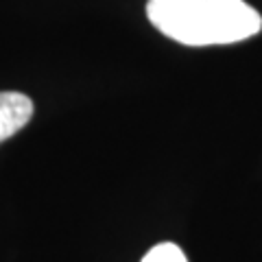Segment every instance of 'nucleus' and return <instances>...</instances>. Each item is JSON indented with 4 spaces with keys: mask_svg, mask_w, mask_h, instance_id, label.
Wrapping results in <instances>:
<instances>
[{
    "mask_svg": "<svg viewBox=\"0 0 262 262\" xmlns=\"http://www.w3.org/2000/svg\"><path fill=\"white\" fill-rule=\"evenodd\" d=\"M146 18L184 46L236 44L262 29V15L245 0H149Z\"/></svg>",
    "mask_w": 262,
    "mask_h": 262,
    "instance_id": "nucleus-1",
    "label": "nucleus"
},
{
    "mask_svg": "<svg viewBox=\"0 0 262 262\" xmlns=\"http://www.w3.org/2000/svg\"><path fill=\"white\" fill-rule=\"evenodd\" d=\"M33 118V101L22 92H0V144Z\"/></svg>",
    "mask_w": 262,
    "mask_h": 262,
    "instance_id": "nucleus-2",
    "label": "nucleus"
},
{
    "mask_svg": "<svg viewBox=\"0 0 262 262\" xmlns=\"http://www.w3.org/2000/svg\"><path fill=\"white\" fill-rule=\"evenodd\" d=\"M142 262H188L186 253L175 243H160L153 249L146 251Z\"/></svg>",
    "mask_w": 262,
    "mask_h": 262,
    "instance_id": "nucleus-3",
    "label": "nucleus"
}]
</instances>
